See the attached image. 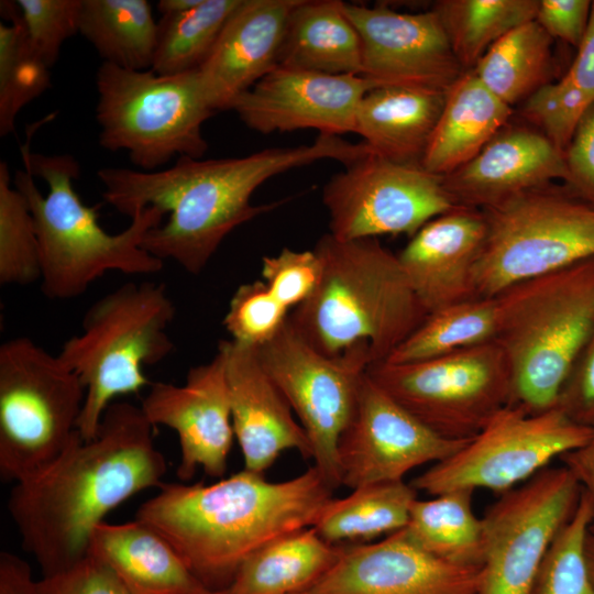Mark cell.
I'll use <instances>...</instances> for the list:
<instances>
[{"mask_svg": "<svg viewBox=\"0 0 594 594\" xmlns=\"http://www.w3.org/2000/svg\"><path fill=\"white\" fill-rule=\"evenodd\" d=\"M370 152L364 142L319 134L310 144L264 148L242 157H178L162 170L105 167L97 177L105 201L130 219L147 207L169 213L166 222L146 233L142 246L196 275L234 229L282 204L251 202L267 179L322 160L346 165Z\"/></svg>", "mask_w": 594, "mask_h": 594, "instance_id": "6da1fadb", "label": "cell"}, {"mask_svg": "<svg viewBox=\"0 0 594 594\" xmlns=\"http://www.w3.org/2000/svg\"><path fill=\"white\" fill-rule=\"evenodd\" d=\"M140 406L113 402L96 436L77 430L63 453L40 473L19 481L8 509L21 546L51 575L89 554L105 516L131 496L158 487L166 461Z\"/></svg>", "mask_w": 594, "mask_h": 594, "instance_id": "7a4b0ae2", "label": "cell"}, {"mask_svg": "<svg viewBox=\"0 0 594 594\" xmlns=\"http://www.w3.org/2000/svg\"><path fill=\"white\" fill-rule=\"evenodd\" d=\"M333 491L315 466L282 482L244 469L209 485L163 482L135 519L160 534L207 590L222 591L256 550L312 527Z\"/></svg>", "mask_w": 594, "mask_h": 594, "instance_id": "3957f363", "label": "cell"}, {"mask_svg": "<svg viewBox=\"0 0 594 594\" xmlns=\"http://www.w3.org/2000/svg\"><path fill=\"white\" fill-rule=\"evenodd\" d=\"M23 169L13 185L31 210L40 252L41 290L53 300L79 297L111 271L152 275L164 261L148 253L142 242L167 215L147 207L131 218L123 231L111 234L98 222L95 207L85 205L74 188L80 166L70 154L33 153L21 150Z\"/></svg>", "mask_w": 594, "mask_h": 594, "instance_id": "277c9868", "label": "cell"}, {"mask_svg": "<svg viewBox=\"0 0 594 594\" xmlns=\"http://www.w3.org/2000/svg\"><path fill=\"white\" fill-rule=\"evenodd\" d=\"M314 250L322 262L320 282L288 318L322 354L336 356L364 343L372 364L385 361L427 318L397 254L377 238L339 240L326 233Z\"/></svg>", "mask_w": 594, "mask_h": 594, "instance_id": "5b68a950", "label": "cell"}, {"mask_svg": "<svg viewBox=\"0 0 594 594\" xmlns=\"http://www.w3.org/2000/svg\"><path fill=\"white\" fill-rule=\"evenodd\" d=\"M495 297V341L513 373L510 406L530 414L556 407L594 328V256L516 283Z\"/></svg>", "mask_w": 594, "mask_h": 594, "instance_id": "8992f818", "label": "cell"}, {"mask_svg": "<svg viewBox=\"0 0 594 594\" xmlns=\"http://www.w3.org/2000/svg\"><path fill=\"white\" fill-rule=\"evenodd\" d=\"M176 314L162 283H125L87 309L81 332L67 339L61 360L86 389L77 429L92 439L107 408L121 395L148 385L143 367L165 360L175 349L167 333Z\"/></svg>", "mask_w": 594, "mask_h": 594, "instance_id": "52a82bcc", "label": "cell"}, {"mask_svg": "<svg viewBox=\"0 0 594 594\" xmlns=\"http://www.w3.org/2000/svg\"><path fill=\"white\" fill-rule=\"evenodd\" d=\"M96 87L100 146L125 151L140 170L154 172L175 156L201 158L208 151L201 128L215 112L197 69L165 76L101 63Z\"/></svg>", "mask_w": 594, "mask_h": 594, "instance_id": "ba28073f", "label": "cell"}, {"mask_svg": "<svg viewBox=\"0 0 594 594\" xmlns=\"http://www.w3.org/2000/svg\"><path fill=\"white\" fill-rule=\"evenodd\" d=\"M86 389L57 355L28 337L0 346V474L14 483L54 462L75 432Z\"/></svg>", "mask_w": 594, "mask_h": 594, "instance_id": "9c48e42d", "label": "cell"}, {"mask_svg": "<svg viewBox=\"0 0 594 594\" xmlns=\"http://www.w3.org/2000/svg\"><path fill=\"white\" fill-rule=\"evenodd\" d=\"M486 239L473 273L474 297L594 256V206L549 184L482 210Z\"/></svg>", "mask_w": 594, "mask_h": 594, "instance_id": "30bf717a", "label": "cell"}, {"mask_svg": "<svg viewBox=\"0 0 594 594\" xmlns=\"http://www.w3.org/2000/svg\"><path fill=\"white\" fill-rule=\"evenodd\" d=\"M366 373L417 419L447 439H472L512 405V367L496 341L418 362L381 361L371 364Z\"/></svg>", "mask_w": 594, "mask_h": 594, "instance_id": "8fae6325", "label": "cell"}, {"mask_svg": "<svg viewBox=\"0 0 594 594\" xmlns=\"http://www.w3.org/2000/svg\"><path fill=\"white\" fill-rule=\"evenodd\" d=\"M257 354L304 428L314 466L332 490L338 488V446L353 417L361 380L372 364L369 346L360 343L339 355H324L287 318L278 333L257 348Z\"/></svg>", "mask_w": 594, "mask_h": 594, "instance_id": "7c38bea8", "label": "cell"}, {"mask_svg": "<svg viewBox=\"0 0 594 594\" xmlns=\"http://www.w3.org/2000/svg\"><path fill=\"white\" fill-rule=\"evenodd\" d=\"M593 431L594 427L574 422L557 406L538 414L508 406L458 452L410 484L431 496L479 488L502 494L584 444Z\"/></svg>", "mask_w": 594, "mask_h": 594, "instance_id": "4fadbf2b", "label": "cell"}, {"mask_svg": "<svg viewBox=\"0 0 594 594\" xmlns=\"http://www.w3.org/2000/svg\"><path fill=\"white\" fill-rule=\"evenodd\" d=\"M582 487L564 466L546 468L501 494L482 517L479 594H534L546 553L573 515Z\"/></svg>", "mask_w": 594, "mask_h": 594, "instance_id": "5bb4252c", "label": "cell"}, {"mask_svg": "<svg viewBox=\"0 0 594 594\" xmlns=\"http://www.w3.org/2000/svg\"><path fill=\"white\" fill-rule=\"evenodd\" d=\"M329 233L359 240L405 233L410 238L427 222L457 206L442 176L421 163L392 161L369 153L334 174L322 189Z\"/></svg>", "mask_w": 594, "mask_h": 594, "instance_id": "9a60e30c", "label": "cell"}, {"mask_svg": "<svg viewBox=\"0 0 594 594\" xmlns=\"http://www.w3.org/2000/svg\"><path fill=\"white\" fill-rule=\"evenodd\" d=\"M469 440L436 433L365 373L353 417L338 446L340 484L353 490L404 481L411 470L448 459Z\"/></svg>", "mask_w": 594, "mask_h": 594, "instance_id": "2e32d148", "label": "cell"}, {"mask_svg": "<svg viewBox=\"0 0 594 594\" xmlns=\"http://www.w3.org/2000/svg\"><path fill=\"white\" fill-rule=\"evenodd\" d=\"M344 11L361 38V76L376 88L447 92L465 73L433 10L406 13L344 2Z\"/></svg>", "mask_w": 594, "mask_h": 594, "instance_id": "e0dca14e", "label": "cell"}, {"mask_svg": "<svg viewBox=\"0 0 594 594\" xmlns=\"http://www.w3.org/2000/svg\"><path fill=\"white\" fill-rule=\"evenodd\" d=\"M376 88L361 75H330L277 65L232 105L251 130L268 134L315 129L319 134L355 131L366 92Z\"/></svg>", "mask_w": 594, "mask_h": 594, "instance_id": "ac0fdd59", "label": "cell"}, {"mask_svg": "<svg viewBox=\"0 0 594 594\" xmlns=\"http://www.w3.org/2000/svg\"><path fill=\"white\" fill-rule=\"evenodd\" d=\"M141 409L153 425L173 429L180 460L177 476L190 480L197 468L221 477L234 439L224 362L220 352L207 363L189 369L185 383L150 385Z\"/></svg>", "mask_w": 594, "mask_h": 594, "instance_id": "d6986e66", "label": "cell"}, {"mask_svg": "<svg viewBox=\"0 0 594 594\" xmlns=\"http://www.w3.org/2000/svg\"><path fill=\"white\" fill-rule=\"evenodd\" d=\"M482 566L431 556L402 529L374 543L341 546L312 594H479Z\"/></svg>", "mask_w": 594, "mask_h": 594, "instance_id": "ffe728a7", "label": "cell"}, {"mask_svg": "<svg viewBox=\"0 0 594 594\" xmlns=\"http://www.w3.org/2000/svg\"><path fill=\"white\" fill-rule=\"evenodd\" d=\"M234 438L244 469L263 474L280 454L297 451L311 460L308 437L284 395L262 365L257 348L221 340Z\"/></svg>", "mask_w": 594, "mask_h": 594, "instance_id": "44dd1931", "label": "cell"}, {"mask_svg": "<svg viewBox=\"0 0 594 594\" xmlns=\"http://www.w3.org/2000/svg\"><path fill=\"white\" fill-rule=\"evenodd\" d=\"M298 1L241 0L197 69L213 112L231 110L241 95L278 65L285 25Z\"/></svg>", "mask_w": 594, "mask_h": 594, "instance_id": "7402d4cb", "label": "cell"}, {"mask_svg": "<svg viewBox=\"0 0 594 594\" xmlns=\"http://www.w3.org/2000/svg\"><path fill=\"white\" fill-rule=\"evenodd\" d=\"M486 232L482 210L455 207L427 222L397 254L428 315L475 298L473 273Z\"/></svg>", "mask_w": 594, "mask_h": 594, "instance_id": "603a6c76", "label": "cell"}, {"mask_svg": "<svg viewBox=\"0 0 594 594\" xmlns=\"http://www.w3.org/2000/svg\"><path fill=\"white\" fill-rule=\"evenodd\" d=\"M563 153L534 129L502 130L475 157L442 176L457 207H495L521 193L564 182Z\"/></svg>", "mask_w": 594, "mask_h": 594, "instance_id": "cb8c5ba5", "label": "cell"}, {"mask_svg": "<svg viewBox=\"0 0 594 594\" xmlns=\"http://www.w3.org/2000/svg\"><path fill=\"white\" fill-rule=\"evenodd\" d=\"M89 553L103 561L128 594H204L207 590L175 549L154 529L134 519L101 522Z\"/></svg>", "mask_w": 594, "mask_h": 594, "instance_id": "d4e9b609", "label": "cell"}, {"mask_svg": "<svg viewBox=\"0 0 594 594\" xmlns=\"http://www.w3.org/2000/svg\"><path fill=\"white\" fill-rule=\"evenodd\" d=\"M512 107L465 72L446 92L444 105L421 158L429 172L446 176L475 157L506 127Z\"/></svg>", "mask_w": 594, "mask_h": 594, "instance_id": "484cf974", "label": "cell"}, {"mask_svg": "<svg viewBox=\"0 0 594 594\" xmlns=\"http://www.w3.org/2000/svg\"><path fill=\"white\" fill-rule=\"evenodd\" d=\"M446 92L378 87L365 94L355 116V131L372 153L420 163L441 114Z\"/></svg>", "mask_w": 594, "mask_h": 594, "instance_id": "4316f807", "label": "cell"}, {"mask_svg": "<svg viewBox=\"0 0 594 594\" xmlns=\"http://www.w3.org/2000/svg\"><path fill=\"white\" fill-rule=\"evenodd\" d=\"M278 65L361 75L362 44L341 0H299L287 19Z\"/></svg>", "mask_w": 594, "mask_h": 594, "instance_id": "83f0119b", "label": "cell"}, {"mask_svg": "<svg viewBox=\"0 0 594 594\" xmlns=\"http://www.w3.org/2000/svg\"><path fill=\"white\" fill-rule=\"evenodd\" d=\"M341 546L326 542L312 527L277 538L240 566L227 594H304L333 568Z\"/></svg>", "mask_w": 594, "mask_h": 594, "instance_id": "f1b7e54d", "label": "cell"}, {"mask_svg": "<svg viewBox=\"0 0 594 594\" xmlns=\"http://www.w3.org/2000/svg\"><path fill=\"white\" fill-rule=\"evenodd\" d=\"M417 491L404 481L363 485L342 498H332L312 528L332 546L389 536L404 529Z\"/></svg>", "mask_w": 594, "mask_h": 594, "instance_id": "f546056e", "label": "cell"}, {"mask_svg": "<svg viewBox=\"0 0 594 594\" xmlns=\"http://www.w3.org/2000/svg\"><path fill=\"white\" fill-rule=\"evenodd\" d=\"M552 44L553 38L536 20L529 21L495 42L472 72L493 95L513 107L553 81Z\"/></svg>", "mask_w": 594, "mask_h": 594, "instance_id": "4dcf8cb0", "label": "cell"}, {"mask_svg": "<svg viewBox=\"0 0 594 594\" xmlns=\"http://www.w3.org/2000/svg\"><path fill=\"white\" fill-rule=\"evenodd\" d=\"M158 22L147 0H82L81 34L102 63L131 70L151 69Z\"/></svg>", "mask_w": 594, "mask_h": 594, "instance_id": "1f68e13d", "label": "cell"}, {"mask_svg": "<svg viewBox=\"0 0 594 594\" xmlns=\"http://www.w3.org/2000/svg\"><path fill=\"white\" fill-rule=\"evenodd\" d=\"M470 491H452L431 499H416L403 529L431 556L450 563L482 566L483 520L472 509Z\"/></svg>", "mask_w": 594, "mask_h": 594, "instance_id": "d6a6232c", "label": "cell"}, {"mask_svg": "<svg viewBox=\"0 0 594 594\" xmlns=\"http://www.w3.org/2000/svg\"><path fill=\"white\" fill-rule=\"evenodd\" d=\"M538 4L539 0H439L432 10L468 72L501 37L535 20Z\"/></svg>", "mask_w": 594, "mask_h": 594, "instance_id": "836d02e7", "label": "cell"}, {"mask_svg": "<svg viewBox=\"0 0 594 594\" xmlns=\"http://www.w3.org/2000/svg\"><path fill=\"white\" fill-rule=\"evenodd\" d=\"M496 297H475L429 314L419 328L385 361L400 364L440 356L495 341Z\"/></svg>", "mask_w": 594, "mask_h": 594, "instance_id": "e575fe53", "label": "cell"}, {"mask_svg": "<svg viewBox=\"0 0 594 594\" xmlns=\"http://www.w3.org/2000/svg\"><path fill=\"white\" fill-rule=\"evenodd\" d=\"M241 0H201L194 8L162 15L151 69L178 75L198 69Z\"/></svg>", "mask_w": 594, "mask_h": 594, "instance_id": "d590c367", "label": "cell"}, {"mask_svg": "<svg viewBox=\"0 0 594 594\" xmlns=\"http://www.w3.org/2000/svg\"><path fill=\"white\" fill-rule=\"evenodd\" d=\"M0 23V135L15 129L20 110L51 86L50 67L29 38L15 1H1Z\"/></svg>", "mask_w": 594, "mask_h": 594, "instance_id": "8d00e7d4", "label": "cell"}, {"mask_svg": "<svg viewBox=\"0 0 594 594\" xmlns=\"http://www.w3.org/2000/svg\"><path fill=\"white\" fill-rule=\"evenodd\" d=\"M41 278L38 242L25 197L0 162V283L29 285Z\"/></svg>", "mask_w": 594, "mask_h": 594, "instance_id": "74e56055", "label": "cell"}, {"mask_svg": "<svg viewBox=\"0 0 594 594\" xmlns=\"http://www.w3.org/2000/svg\"><path fill=\"white\" fill-rule=\"evenodd\" d=\"M593 520L592 501L582 491L573 515L546 553L534 594H594L585 558V540Z\"/></svg>", "mask_w": 594, "mask_h": 594, "instance_id": "f35d334b", "label": "cell"}, {"mask_svg": "<svg viewBox=\"0 0 594 594\" xmlns=\"http://www.w3.org/2000/svg\"><path fill=\"white\" fill-rule=\"evenodd\" d=\"M288 316L265 282L256 279L235 289L222 323L232 341L260 348L278 333Z\"/></svg>", "mask_w": 594, "mask_h": 594, "instance_id": "ab89813d", "label": "cell"}, {"mask_svg": "<svg viewBox=\"0 0 594 594\" xmlns=\"http://www.w3.org/2000/svg\"><path fill=\"white\" fill-rule=\"evenodd\" d=\"M592 106L563 78L551 81L528 97L521 116L564 153L585 111Z\"/></svg>", "mask_w": 594, "mask_h": 594, "instance_id": "60d3db41", "label": "cell"}, {"mask_svg": "<svg viewBox=\"0 0 594 594\" xmlns=\"http://www.w3.org/2000/svg\"><path fill=\"white\" fill-rule=\"evenodd\" d=\"M30 41L51 68L66 40L79 33L82 0H16Z\"/></svg>", "mask_w": 594, "mask_h": 594, "instance_id": "b9f144b4", "label": "cell"}, {"mask_svg": "<svg viewBox=\"0 0 594 594\" xmlns=\"http://www.w3.org/2000/svg\"><path fill=\"white\" fill-rule=\"evenodd\" d=\"M261 274L271 293L288 310L307 300L317 288L322 262L315 250L284 248L262 258Z\"/></svg>", "mask_w": 594, "mask_h": 594, "instance_id": "7bdbcfd3", "label": "cell"}, {"mask_svg": "<svg viewBox=\"0 0 594 594\" xmlns=\"http://www.w3.org/2000/svg\"><path fill=\"white\" fill-rule=\"evenodd\" d=\"M36 594H128L114 572L100 559L88 554L64 571L36 581Z\"/></svg>", "mask_w": 594, "mask_h": 594, "instance_id": "ee69618b", "label": "cell"}, {"mask_svg": "<svg viewBox=\"0 0 594 594\" xmlns=\"http://www.w3.org/2000/svg\"><path fill=\"white\" fill-rule=\"evenodd\" d=\"M557 407L574 422L594 427V328L563 383Z\"/></svg>", "mask_w": 594, "mask_h": 594, "instance_id": "f6af8a7d", "label": "cell"}, {"mask_svg": "<svg viewBox=\"0 0 594 594\" xmlns=\"http://www.w3.org/2000/svg\"><path fill=\"white\" fill-rule=\"evenodd\" d=\"M563 156L566 167L563 186L594 206V103L582 116Z\"/></svg>", "mask_w": 594, "mask_h": 594, "instance_id": "bcb514c9", "label": "cell"}, {"mask_svg": "<svg viewBox=\"0 0 594 594\" xmlns=\"http://www.w3.org/2000/svg\"><path fill=\"white\" fill-rule=\"evenodd\" d=\"M592 1L539 0L536 22L553 38L578 48L586 33Z\"/></svg>", "mask_w": 594, "mask_h": 594, "instance_id": "7dc6e473", "label": "cell"}, {"mask_svg": "<svg viewBox=\"0 0 594 594\" xmlns=\"http://www.w3.org/2000/svg\"><path fill=\"white\" fill-rule=\"evenodd\" d=\"M562 78L590 103H594V1L586 33L576 48L574 61Z\"/></svg>", "mask_w": 594, "mask_h": 594, "instance_id": "c3c4849f", "label": "cell"}, {"mask_svg": "<svg viewBox=\"0 0 594 594\" xmlns=\"http://www.w3.org/2000/svg\"><path fill=\"white\" fill-rule=\"evenodd\" d=\"M0 594H36L30 565L8 551L0 553Z\"/></svg>", "mask_w": 594, "mask_h": 594, "instance_id": "681fc988", "label": "cell"}, {"mask_svg": "<svg viewBox=\"0 0 594 594\" xmlns=\"http://www.w3.org/2000/svg\"><path fill=\"white\" fill-rule=\"evenodd\" d=\"M559 459L576 479L582 491L588 495L594 507V431L584 444ZM592 526H594V520Z\"/></svg>", "mask_w": 594, "mask_h": 594, "instance_id": "f907efd6", "label": "cell"}, {"mask_svg": "<svg viewBox=\"0 0 594 594\" xmlns=\"http://www.w3.org/2000/svg\"><path fill=\"white\" fill-rule=\"evenodd\" d=\"M201 0H160L156 4L162 15L187 11L197 6Z\"/></svg>", "mask_w": 594, "mask_h": 594, "instance_id": "816d5d0a", "label": "cell"}, {"mask_svg": "<svg viewBox=\"0 0 594 594\" xmlns=\"http://www.w3.org/2000/svg\"><path fill=\"white\" fill-rule=\"evenodd\" d=\"M585 558L590 576L594 583V526H591L585 540Z\"/></svg>", "mask_w": 594, "mask_h": 594, "instance_id": "f5cc1de1", "label": "cell"}, {"mask_svg": "<svg viewBox=\"0 0 594 594\" xmlns=\"http://www.w3.org/2000/svg\"><path fill=\"white\" fill-rule=\"evenodd\" d=\"M204 594H227L226 590L222 591H207Z\"/></svg>", "mask_w": 594, "mask_h": 594, "instance_id": "db71d44e", "label": "cell"}, {"mask_svg": "<svg viewBox=\"0 0 594 594\" xmlns=\"http://www.w3.org/2000/svg\"><path fill=\"white\" fill-rule=\"evenodd\" d=\"M304 594H312V593L308 592V593H304Z\"/></svg>", "mask_w": 594, "mask_h": 594, "instance_id": "11a10c76", "label": "cell"}]
</instances>
